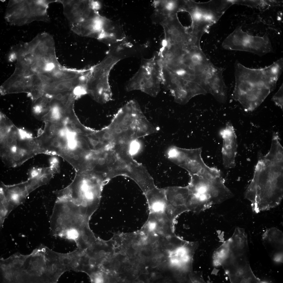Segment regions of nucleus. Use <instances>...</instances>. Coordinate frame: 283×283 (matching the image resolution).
Segmentation results:
<instances>
[{"label":"nucleus","mask_w":283,"mask_h":283,"mask_svg":"<svg viewBox=\"0 0 283 283\" xmlns=\"http://www.w3.org/2000/svg\"><path fill=\"white\" fill-rule=\"evenodd\" d=\"M6 142L8 145H10L13 141V140L12 136L8 137L6 139Z\"/></svg>","instance_id":"nucleus-30"},{"label":"nucleus","mask_w":283,"mask_h":283,"mask_svg":"<svg viewBox=\"0 0 283 283\" xmlns=\"http://www.w3.org/2000/svg\"><path fill=\"white\" fill-rule=\"evenodd\" d=\"M50 167L55 173L58 172L59 162L58 159L56 157H53L50 160Z\"/></svg>","instance_id":"nucleus-23"},{"label":"nucleus","mask_w":283,"mask_h":283,"mask_svg":"<svg viewBox=\"0 0 283 283\" xmlns=\"http://www.w3.org/2000/svg\"><path fill=\"white\" fill-rule=\"evenodd\" d=\"M13 138V140H17L18 139V137L15 135H14L12 136Z\"/></svg>","instance_id":"nucleus-44"},{"label":"nucleus","mask_w":283,"mask_h":283,"mask_svg":"<svg viewBox=\"0 0 283 283\" xmlns=\"http://www.w3.org/2000/svg\"><path fill=\"white\" fill-rule=\"evenodd\" d=\"M55 98L57 100H62L63 98V96L62 94L59 93L56 95Z\"/></svg>","instance_id":"nucleus-34"},{"label":"nucleus","mask_w":283,"mask_h":283,"mask_svg":"<svg viewBox=\"0 0 283 283\" xmlns=\"http://www.w3.org/2000/svg\"><path fill=\"white\" fill-rule=\"evenodd\" d=\"M138 283H144V281H142V280H140V281H139V282H138Z\"/></svg>","instance_id":"nucleus-55"},{"label":"nucleus","mask_w":283,"mask_h":283,"mask_svg":"<svg viewBox=\"0 0 283 283\" xmlns=\"http://www.w3.org/2000/svg\"><path fill=\"white\" fill-rule=\"evenodd\" d=\"M190 176L188 186L189 194L186 203L189 211L199 213L216 204L221 176L213 179L197 175Z\"/></svg>","instance_id":"nucleus-4"},{"label":"nucleus","mask_w":283,"mask_h":283,"mask_svg":"<svg viewBox=\"0 0 283 283\" xmlns=\"http://www.w3.org/2000/svg\"><path fill=\"white\" fill-rule=\"evenodd\" d=\"M6 124L4 122H1V124H0V126H1V129H3L5 127Z\"/></svg>","instance_id":"nucleus-39"},{"label":"nucleus","mask_w":283,"mask_h":283,"mask_svg":"<svg viewBox=\"0 0 283 283\" xmlns=\"http://www.w3.org/2000/svg\"><path fill=\"white\" fill-rule=\"evenodd\" d=\"M76 133L78 134H79L82 133L81 130L79 128L76 129Z\"/></svg>","instance_id":"nucleus-45"},{"label":"nucleus","mask_w":283,"mask_h":283,"mask_svg":"<svg viewBox=\"0 0 283 283\" xmlns=\"http://www.w3.org/2000/svg\"><path fill=\"white\" fill-rule=\"evenodd\" d=\"M253 177L244 194L257 213L278 206L283 198V149L271 146L263 155L259 153Z\"/></svg>","instance_id":"nucleus-1"},{"label":"nucleus","mask_w":283,"mask_h":283,"mask_svg":"<svg viewBox=\"0 0 283 283\" xmlns=\"http://www.w3.org/2000/svg\"><path fill=\"white\" fill-rule=\"evenodd\" d=\"M56 126L55 125H51L50 126L49 131L51 133H53L56 130Z\"/></svg>","instance_id":"nucleus-32"},{"label":"nucleus","mask_w":283,"mask_h":283,"mask_svg":"<svg viewBox=\"0 0 283 283\" xmlns=\"http://www.w3.org/2000/svg\"><path fill=\"white\" fill-rule=\"evenodd\" d=\"M45 97L48 98H51L52 97V95L49 94H46L45 95Z\"/></svg>","instance_id":"nucleus-48"},{"label":"nucleus","mask_w":283,"mask_h":283,"mask_svg":"<svg viewBox=\"0 0 283 283\" xmlns=\"http://www.w3.org/2000/svg\"><path fill=\"white\" fill-rule=\"evenodd\" d=\"M173 246L172 244H169L167 246V248L168 250H171L173 248Z\"/></svg>","instance_id":"nucleus-40"},{"label":"nucleus","mask_w":283,"mask_h":283,"mask_svg":"<svg viewBox=\"0 0 283 283\" xmlns=\"http://www.w3.org/2000/svg\"><path fill=\"white\" fill-rule=\"evenodd\" d=\"M115 265L112 264L111 265V266H110V268L111 269L113 270L115 268Z\"/></svg>","instance_id":"nucleus-51"},{"label":"nucleus","mask_w":283,"mask_h":283,"mask_svg":"<svg viewBox=\"0 0 283 283\" xmlns=\"http://www.w3.org/2000/svg\"><path fill=\"white\" fill-rule=\"evenodd\" d=\"M151 61L144 60L137 73L128 82L126 89L128 92L140 90L155 97L159 91L158 74Z\"/></svg>","instance_id":"nucleus-8"},{"label":"nucleus","mask_w":283,"mask_h":283,"mask_svg":"<svg viewBox=\"0 0 283 283\" xmlns=\"http://www.w3.org/2000/svg\"><path fill=\"white\" fill-rule=\"evenodd\" d=\"M56 67V64L53 62L46 63L44 65L42 73H50L55 69Z\"/></svg>","instance_id":"nucleus-21"},{"label":"nucleus","mask_w":283,"mask_h":283,"mask_svg":"<svg viewBox=\"0 0 283 283\" xmlns=\"http://www.w3.org/2000/svg\"><path fill=\"white\" fill-rule=\"evenodd\" d=\"M172 31V34L175 36H177L179 34V32L178 30L177 29H174Z\"/></svg>","instance_id":"nucleus-35"},{"label":"nucleus","mask_w":283,"mask_h":283,"mask_svg":"<svg viewBox=\"0 0 283 283\" xmlns=\"http://www.w3.org/2000/svg\"><path fill=\"white\" fill-rule=\"evenodd\" d=\"M17 57L15 53L14 52L12 51L9 57V61L13 62L15 61Z\"/></svg>","instance_id":"nucleus-29"},{"label":"nucleus","mask_w":283,"mask_h":283,"mask_svg":"<svg viewBox=\"0 0 283 283\" xmlns=\"http://www.w3.org/2000/svg\"><path fill=\"white\" fill-rule=\"evenodd\" d=\"M176 80H177L176 77H172V78H171V83L173 85H175V83L176 81Z\"/></svg>","instance_id":"nucleus-38"},{"label":"nucleus","mask_w":283,"mask_h":283,"mask_svg":"<svg viewBox=\"0 0 283 283\" xmlns=\"http://www.w3.org/2000/svg\"><path fill=\"white\" fill-rule=\"evenodd\" d=\"M51 112V117L54 119L58 120L61 117L59 108L57 106H54L52 108Z\"/></svg>","instance_id":"nucleus-24"},{"label":"nucleus","mask_w":283,"mask_h":283,"mask_svg":"<svg viewBox=\"0 0 283 283\" xmlns=\"http://www.w3.org/2000/svg\"><path fill=\"white\" fill-rule=\"evenodd\" d=\"M15 208L5 197L3 191L1 190V212H0V225L3 227L6 218Z\"/></svg>","instance_id":"nucleus-16"},{"label":"nucleus","mask_w":283,"mask_h":283,"mask_svg":"<svg viewBox=\"0 0 283 283\" xmlns=\"http://www.w3.org/2000/svg\"><path fill=\"white\" fill-rule=\"evenodd\" d=\"M37 79L34 75L25 76L15 72L3 84V88L10 91L29 89L32 90L37 83Z\"/></svg>","instance_id":"nucleus-13"},{"label":"nucleus","mask_w":283,"mask_h":283,"mask_svg":"<svg viewBox=\"0 0 283 283\" xmlns=\"http://www.w3.org/2000/svg\"><path fill=\"white\" fill-rule=\"evenodd\" d=\"M81 86H78L74 88V94L77 95H83L86 93L85 89Z\"/></svg>","instance_id":"nucleus-26"},{"label":"nucleus","mask_w":283,"mask_h":283,"mask_svg":"<svg viewBox=\"0 0 283 283\" xmlns=\"http://www.w3.org/2000/svg\"><path fill=\"white\" fill-rule=\"evenodd\" d=\"M27 182L12 185L2 184L1 188L7 199L15 208L25 201L29 193Z\"/></svg>","instance_id":"nucleus-12"},{"label":"nucleus","mask_w":283,"mask_h":283,"mask_svg":"<svg viewBox=\"0 0 283 283\" xmlns=\"http://www.w3.org/2000/svg\"><path fill=\"white\" fill-rule=\"evenodd\" d=\"M17 144L18 142L17 140H13L12 143L10 145H12L14 146H17Z\"/></svg>","instance_id":"nucleus-42"},{"label":"nucleus","mask_w":283,"mask_h":283,"mask_svg":"<svg viewBox=\"0 0 283 283\" xmlns=\"http://www.w3.org/2000/svg\"><path fill=\"white\" fill-rule=\"evenodd\" d=\"M19 136L20 140H24L26 139H30L32 138V135L31 134L28 133L26 131L23 129H20L18 130Z\"/></svg>","instance_id":"nucleus-22"},{"label":"nucleus","mask_w":283,"mask_h":283,"mask_svg":"<svg viewBox=\"0 0 283 283\" xmlns=\"http://www.w3.org/2000/svg\"><path fill=\"white\" fill-rule=\"evenodd\" d=\"M71 127L73 129H75L76 128V126L75 124L73 123H72L71 124Z\"/></svg>","instance_id":"nucleus-49"},{"label":"nucleus","mask_w":283,"mask_h":283,"mask_svg":"<svg viewBox=\"0 0 283 283\" xmlns=\"http://www.w3.org/2000/svg\"><path fill=\"white\" fill-rule=\"evenodd\" d=\"M161 259L160 257L158 258H157V261L158 262H160L161 261Z\"/></svg>","instance_id":"nucleus-54"},{"label":"nucleus","mask_w":283,"mask_h":283,"mask_svg":"<svg viewBox=\"0 0 283 283\" xmlns=\"http://www.w3.org/2000/svg\"><path fill=\"white\" fill-rule=\"evenodd\" d=\"M283 68L282 58L267 67L257 69L248 68L236 62L232 98L239 102L245 111H253L275 90Z\"/></svg>","instance_id":"nucleus-2"},{"label":"nucleus","mask_w":283,"mask_h":283,"mask_svg":"<svg viewBox=\"0 0 283 283\" xmlns=\"http://www.w3.org/2000/svg\"><path fill=\"white\" fill-rule=\"evenodd\" d=\"M141 269V267L140 266H137L136 267V269L138 270H140Z\"/></svg>","instance_id":"nucleus-53"},{"label":"nucleus","mask_w":283,"mask_h":283,"mask_svg":"<svg viewBox=\"0 0 283 283\" xmlns=\"http://www.w3.org/2000/svg\"><path fill=\"white\" fill-rule=\"evenodd\" d=\"M148 204L149 213L164 212L167 204L165 189L157 187L145 194Z\"/></svg>","instance_id":"nucleus-14"},{"label":"nucleus","mask_w":283,"mask_h":283,"mask_svg":"<svg viewBox=\"0 0 283 283\" xmlns=\"http://www.w3.org/2000/svg\"><path fill=\"white\" fill-rule=\"evenodd\" d=\"M63 5L64 16L74 32L88 25L98 14L93 8L91 1H59Z\"/></svg>","instance_id":"nucleus-7"},{"label":"nucleus","mask_w":283,"mask_h":283,"mask_svg":"<svg viewBox=\"0 0 283 283\" xmlns=\"http://www.w3.org/2000/svg\"><path fill=\"white\" fill-rule=\"evenodd\" d=\"M132 248L135 250L137 249L139 247V244L136 243H134L132 246Z\"/></svg>","instance_id":"nucleus-37"},{"label":"nucleus","mask_w":283,"mask_h":283,"mask_svg":"<svg viewBox=\"0 0 283 283\" xmlns=\"http://www.w3.org/2000/svg\"><path fill=\"white\" fill-rule=\"evenodd\" d=\"M64 84L62 83H60L56 85V88L58 90H62L64 88Z\"/></svg>","instance_id":"nucleus-33"},{"label":"nucleus","mask_w":283,"mask_h":283,"mask_svg":"<svg viewBox=\"0 0 283 283\" xmlns=\"http://www.w3.org/2000/svg\"><path fill=\"white\" fill-rule=\"evenodd\" d=\"M53 1H11L5 13V19L12 25L21 26L35 21L50 20L47 10Z\"/></svg>","instance_id":"nucleus-5"},{"label":"nucleus","mask_w":283,"mask_h":283,"mask_svg":"<svg viewBox=\"0 0 283 283\" xmlns=\"http://www.w3.org/2000/svg\"><path fill=\"white\" fill-rule=\"evenodd\" d=\"M46 247L41 245L30 254H15L10 266L13 283H49V261Z\"/></svg>","instance_id":"nucleus-3"},{"label":"nucleus","mask_w":283,"mask_h":283,"mask_svg":"<svg viewBox=\"0 0 283 283\" xmlns=\"http://www.w3.org/2000/svg\"><path fill=\"white\" fill-rule=\"evenodd\" d=\"M272 100L275 105L283 109V83L278 91L273 96Z\"/></svg>","instance_id":"nucleus-19"},{"label":"nucleus","mask_w":283,"mask_h":283,"mask_svg":"<svg viewBox=\"0 0 283 283\" xmlns=\"http://www.w3.org/2000/svg\"><path fill=\"white\" fill-rule=\"evenodd\" d=\"M120 253L122 255H123V256H125L126 255V254L125 253V252L123 250H122L121 251H120Z\"/></svg>","instance_id":"nucleus-47"},{"label":"nucleus","mask_w":283,"mask_h":283,"mask_svg":"<svg viewBox=\"0 0 283 283\" xmlns=\"http://www.w3.org/2000/svg\"><path fill=\"white\" fill-rule=\"evenodd\" d=\"M63 75V72L59 70L55 69L52 72V76L56 79H59L61 78Z\"/></svg>","instance_id":"nucleus-27"},{"label":"nucleus","mask_w":283,"mask_h":283,"mask_svg":"<svg viewBox=\"0 0 283 283\" xmlns=\"http://www.w3.org/2000/svg\"><path fill=\"white\" fill-rule=\"evenodd\" d=\"M233 2L234 4L246 6L260 10L264 9L266 6L265 1H233Z\"/></svg>","instance_id":"nucleus-18"},{"label":"nucleus","mask_w":283,"mask_h":283,"mask_svg":"<svg viewBox=\"0 0 283 283\" xmlns=\"http://www.w3.org/2000/svg\"><path fill=\"white\" fill-rule=\"evenodd\" d=\"M73 84L70 82H67L65 84V86L66 88L68 89H70L73 87Z\"/></svg>","instance_id":"nucleus-36"},{"label":"nucleus","mask_w":283,"mask_h":283,"mask_svg":"<svg viewBox=\"0 0 283 283\" xmlns=\"http://www.w3.org/2000/svg\"><path fill=\"white\" fill-rule=\"evenodd\" d=\"M152 261L153 262L155 263L157 261V258L155 257H153L152 259Z\"/></svg>","instance_id":"nucleus-46"},{"label":"nucleus","mask_w":283,"mask_h":283,"mask_svg":"<svg viewBox=\"0 0 283 283\" xmlns=\"http://www.w3.org/2000/svg\"><path fill=\"white\" fill-rule=\"evenodd\" d=\"M42 168H34L31 170L29 172V178H34L39 176L41 174Z\"/></svg>","instance_id":"nucleus-25"},{"label":"nucleus","mask_w":283,"mask_h":283,"mask_svg":"<svg viewBox=\"0 0 283 283\" xmlns=\"http://www.w3.org/2000/svg\"><path fill=\"white\" fill-rule=\"evenodd\" d=\"M189 211L186 206H179L167 204L164 212L168 218L174 222L177 217L185 212Z\"/></svg>","instance_id":"nucleus-17"},{"label":"nucleus","mask_w":283,"mask_h":283,"mask_svg":"<svg viewBox=\"0 0 283 283\" xmlns=\"http://www.w3.org/2000/svg\"><path fill=\"white\" fill-rule=\"evenodd\" d=\"M86 79V78L85 76H82L79 78V80L81 82H84Z\"/></svg>","instance_id":"nucleus-41"},{"label":"nucleus","mask_w":283,"mask_h":283,"mask_svg":"<svg viewBox=\"0 0 283 283\" xmlns=\"http://www.w3.org/2000/svg\"><path fill=\"white\" fill-rule=\"evenodd\" d=\"M43 106L41 104L35 105L33 107L34 112L36 114H39L42 111Z\"/></svg>","instance_id":"nucleus-28"},{"label":"nucleus","mask_w":283,"mask_h":283,"mask_svg":"<svg viewBox=\"0 0 283 283\" xmlns=\"http://www.w3.org/2000/svg\"><path fill=\"white\" fill-rule=\"evenodd\" d=\"M139 273V271L137 269L135 270L134 271V273L135 275H137Z\"/></svg>","instance_id":"nucleus-52"},{"label":"nucleus","mask_w":283,"mask_h":283,"mask_svg":"<svg viewBox=\"0 0 283 283\" xmlns=\"http://www.w3.org/2000/svg\"><path fill=\"white\" fill-rule=\"evenodd\" d=\"M264 245L274 262H283V234L276 228L268 229L263 234Z\"/></svg>","instance_id":"nucleus-11"},{"label":"nucleus","mask_w":283,"mask_h":283,"mask_svg":"<svg viewBox=\"0 0 283 283\" xmlns=\"http://www.w3.org/2000/svg\"><path fill=\"white\" fill-rule=\"evenodd\" d=\"M220 134L223 139V164L226 169L234 168L236 165L238 144L235 131L231 122H227L225 128L221 130Z\"/></svg>","instance_id":"nucleus-10"},{"label":"nucleus","mask_w":283,"mask_h":283,"mask_svg":"<svg viewBox=\"0 0 283 283\" xmlns=\"http://www.w3.org/2000/svg\"><path fill=\"white\" fill-rule=\"evenodd\" d=\"M174 272L177 275H178L180 274V272L179 270V269H177Z\"/></svg>","instance_id":"nucleus-43"},{"label":"nucleus","mask_w":283,"mask_h":283,"mask_svg":"<svg viewBox=\"0 0 283 283\" xmlns=\"http://www.w3.org/2000/svg\"><path fill=\"white\" fill-rule=\"evenodd\" d=\"M115 264L117 266H119L120 265V262L119 261H117L115 262Z\"/></svg>","instance_id":"nucleus-50"},{"label":"nucleus","mask_w":283,"mask_h":283,"mask_svg":"<svg viewBox=\"0 0 283 283\" xmlns=\"http://www.w3.org/2000/svg\"><path fill=\"white\" fill-rule=\"evenodd\" d=\"M222 46L226 50L248 52L260 56L273 52L267 35L260 37L250 35L244 32L240 26L228 36Z\"/></svg>","instance_id":"nucleus-6"},{"label":"nucleus","mask_w":283,"mask_h":283,"mask_svg":"<svg viewBox=\"0 0 283 283\" xmlns=\"http://www.w3.org/2000/svg\"><path fill=\"white\" fill-rule=\"evenodd\" d=\"M231 281L239 283H260L251 268L248 256L229 258L223 264Z\"/></svg>","instance_id":"nucleus-9"},{"label":"nucleus","mask_w":283,"mask_h":283,"mask_svg":"<svg viewBox=\"0 0 283 283\" xmlns=\"http://www.w3.org/2000/svg\"><path fill=\"white\" fill-rule=\"evenodd\" d=\"M106 254L105 251L103 250H100L98 253L99 256L100 257H103Z\"/></svg>","instance_id":"nucleus-31"},{"label":"nucleus","mask_w":283,"mask_h":283,"mask_svg":"<svg viewBox=\"0 0 283 283\" xmlns=\"http://www.w3.org/2000/svg\"><path fill=\"white\" fill-rule=\"evenodd\" d=\"M165 189L167 204L176 206H186V201L189 194L188 186L185 187H170Z\"/></svg>","instance_id":"nucleus-15"},{"label":"nucleus","mask_w":283,"mask_h":283,"mask_svg":"<svg viewBox=\"0 0 283 283\" xmlns=\"http://www.w3.org/2000/svg\"><path fill=\"white\" fill-rule=\"evenodd\" d=\"M141 144L138 140L132 142L129 146L128 153L131 156L134 155L137 153L141 148Z\"/></svg>","instance_id":"nucleus-20"}]
</instances>
